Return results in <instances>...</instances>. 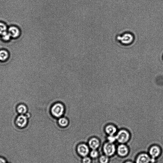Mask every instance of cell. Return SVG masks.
Segmentation results:
<instances>
[{"mask_svg": "<svg viewBox=\"0 0 163 163\" xmlns=\"http://www.w3.org/2000/svg\"><path fill=\"white\" fill-rule=\"evenodd\" d=\"M8 31V28L6 25L2 22H0V35L2 36Z\"/></svg>", "mask_w": 163, "mask_h": 163, "instance_id": "obj_16", "label": "cell"}, {"mask_svg": "<svg viewBox=\"0 0 163 163\" xmlns=\"http://www.w3.org/2000/svg\"><path fill=\"white\" fill-rule=\"evenodd\" d=\"M161 153V150L159 147L154 146L151 149L150 153L153 158H155L159 156Z\"/></svg>", "mask_w": 163, "mask_h": 163, "instance_id": "obj_10", "label": "cell"}, {"mask_svg": "<svg viewBox=\"0 0 163 163\" xmlns=\"http://www.w3.org/2000/svg\"><path fill=\"white\" fill-rule=\"evenodd\" d=\"M9 53L5 49L0 50V61H6L9 58Z\"/></svg>", "mask_w": 163, "mask_h": 163, "instance_id": "obj_13", "label": "cell"}, {"mask_svg": "<svg viewBox=\"0 0 163 163\" xmlns=\"http://www.w3.org/2000/svg\"><path fill=\"white\" fill-rule=\"evenodd\" d=\"M88 144L92 150H96L100 146V142L97 138H92L89 140Z\"/></svg>", "mask_w": 163, "mask_h": 163, "instance_id": "obj_8", "label": "cell"}, {"mask_svg": "<svg viewBox=\"0 0 163 163\" xmlns=\"http://www.w3.org/2000/svg\"><path fill=\"white\" fill-rule=\"evenodd\" d=\"M89 149L88 146L85 144H81L78 146L77 151L82 157H86L89 153Z\"/></svg>", "mask_w": 163, "mask_h": 163, "instance_id": "obj_4", "label": "cell"}, {"mask_svg": "<svg viewBox=\"0 0 163 163\" xmlns=\"http://www.w3.org/2000/svg\"><path fill=\"white\" fill-rule=\"evenodd\" d=\"M27 116L21 115L18 116L16 119V124L17 126L20 128H24L27 124Z\"/></svg>", "mask_w": 163, "mask_h": 163, "instance_id": "obj_5", "label": "cell"}, {"mask_svg": "<svg viewBox=\"0 0 163 163\" xmlns=\"http://www.w3.org/2000/svg\"><path fill=\"white\" fill-rule=\"evenodd\" d=\"M8 32L11 35V37L16 38L19 36L20 32L18 27L15 26H11L8 29Z\"/></svg>", "mask_w": 163, "mask_h": 163, "instance_id": "obj_7", "label": "cell"}, {"mask_svg": "<svg viewBox=\"0 0 163 163\" xmlns=\"http://www.w3.org/2000/svg\"><path fill=\"white\" fill-rule=\"evenodd\" d=\"M2 39L5 41H8L10 39L11 36L9 34L8 32L3 34L2 35Z\"/></svg>", "mask_w": 163, "mask_h": 163, "instance_id": "obj_17", "label": "cell"}, {"mask_svg": "<svg viewBox=\"0 0 163 163\" xmlns=\"http://www.w3.org/2000/svg\"><path fill=\"white\" fill-rule=\"evenodd\" d=\"M98 152L96 150H93L90 154V156L93 158H97L98 156Z\"/></svg>", "mask_w": 163, "mask_h": 163, "instance_id": "obj_18", "label": "cell"}, {"mask_svg": "<svg viewBox=\"0 0 163 163\" xmlns=\"http://www.w3.org/2000/svg\"><path fill=\"white\" fill-rule=\"evenodd\" d=\"M58 123L60 126L65 127L68 126L69 122V120L66 118L61 117L58 120Z\"/></svg>", "mask_w": 163, "mask_h": 163, "instance_id": "obj_14", "label": "cell"}, {"mask_svg": "<svg viewBox=\"0 0 163 163\" xmlns=\"http://www.w3.org/2000/svg\"><path fill=\"white\" fill-rule=\"evenodd\" d=\"M17 111L21 115H24L27 113V108L26 106L23 104H20L17 107Z\"/></svg>", "mask_w": 163, "mask_h": 163, "instance_id": "obj_15", "label": "cell"}, {"mask_svg": "<svg viewBox=\"0 0 163 163\" xmlns=\"http://www.w3.org/2000/svg\"><path fill=\"white\" fill-rule=\"evenodd\" d=\"M109 159L106 156L103 155L100 158V161L101 163H108Z\"/></svg>", "mask_w": 163, "mask_h": 163, "instance_id": "obj_19", "label": "cell"}, {"mask_svg": "<svg viewBox=\"0 0 163 163\" xmlns=\"http://www.w3.org/2000/svg\"><path fill=\"white\" fill-rule=\"evenodd\" d=\"M0 163H7L6 160L3 158L0 157Z\"/></svg>", "mask_w": 163, "mask_h": 163, "instance_id": "obj_22", "label": "cell"}, {"mask_svg": "<svg viewBox=\"0 0 163 163\" xmlns=\"http://www.w3.org/2000/svg\"><path fill=\"white\" fill-rule=\"evenodd\" d=\"M83 163H91V160L88 157H84L82 160Z\"/></svg>", "mask_w": 163, "mask_h": 163, "instance_id": "obj_20", "label": "cell"}, {"mask_svg": "<svg viewBox=\"0 0 163 163\" xmlns=\"http://www.w3.org/2000/svg\"><path fill=\"white\" fill-rule=\"evenodd\" d=\"M103 149L105 154L108 156L112 155L115 151V146L110 143L106 144L104 146Z\"/></svg>", "mask_w": 163, "mask_h": 163, "instance_id": "obj_6", "label": "cell"}, {"mask_svg": "<svg viewBox=\"0 0 163 163\" xmlns=\"http://www.w3.org/2000/svg\"><path fill=\"white\" fill-rule=\"evenodd\" d=\"M65 110L64 105L61 103L58 102L52 106L51 112L52 115L55 117L59 118L64 114Z\"/></svg>", "mask_w": 163, "mask_h": 163, "instance_id": "obj_1", "label": "cell"}, {"mask_svg": "<svg viewBox=\"0 0 163 163\" xmlns=\"http://www.w3.org/2000/svg\"><path fill=\"white\" fill-rule=\"evenodd\" d=\"M129 133L124 130L120 131L116 136V139L119 142L121 143H126L129 140Z\"/></svg>", "mask_w": 163, "mask_h": 163, "instance_id": "obj_3", "label": "cell"}, {"mask_svg": "<svg viewBox=\"0 0 163 163\" xmlns=\"http://www.w3.org/2000/svg\"><path fill=\"white\" fill-rule=\"evenodd\" d=\"M117 40L122 44L128 46L132 44L134 40V37L133 34L130 33L126 32L121 35H118L117 38Z\"/></svg>", "mask_w": 163, "mask_h": 163, "instance_id": "obj_2", "label": "cell"}, {"mask_svg": "<svg viewBox=\"0 0 163 163\" xmlns=\"http://www.w3.org/2000/svg\"><path fill=\"white\" fill-rule=\"evenodd\" d=\"M126 163H132L131 162H126Z\"/></svg>", "mask_w": 163, "mask_h": 163, "instance_id": "obj_23", "label": "cell"}, {"mask_svg": "<svg viewBox=\"0 0 163 163\" xmlns=\"http://www.w3.org/2000/svg\"><path fill=\"white\" fill-rule=\"evenodd\" d=\"M108 140L109 141V143H112L116 139V137L114 136H110L108 137Z\"/></svg>", "mask_w": 163, "mask_h": 163, "instance_id": "obj_21", "label": "cell"}, {"mask_svg": "<svg viewBox=\"0 0 163 163\" xmlns=\"http://www.w3.org/2000/svg\"><path fill=\"white\" fill-rule=\"evenodd\" d=\"M105 131L110 136H113L117 131L116 127L112 125H109L105 127Z\"/></svg>", "mask_w": 163, "mask_h": 163, "instance_id": "obj_12", "label": "cell"}, {"mask_svg": "<svg viewBox=\"0 0 163 163\" xmlns=\"http://www.w3.org/2000/svg\"><path fill=\"white\" fill-rule=\"evenodd\" d=\"M128 151V148L124 145H120L118 147V153L121 156H125L126 155Z\"/></svg>", "mask_w": 163, "mask_h": 163, "instance_id": "obj_11", "label": "cell"}, {"mask_svg": "<svg viewBox=\"0 0 163 163\" xmlns=\"http://www.w3.org/2000/svg\"><path fill=\"white\" fill-rule=\"evenodd\" d=\"M151 160L146 154H142L139 156L136 160V163H149Z\"/></svg>", "mask_w": 163, "mask_h": 163, "instance_id": "obj_9", "label": "cell"}]
</instances>
